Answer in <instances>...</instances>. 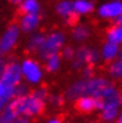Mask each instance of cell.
<instances>
[{
  "instance_id": "30bf717a",
  "label": "cell",
  "mask_w": 122,
  "mask_h": 123,
  "mask_svg": "<svg viewBox=\"0 0 122 123\" xmlns=\"http://www.w3.org/2000/svg\"><path fill=\"white\" fill-rule=\"evenodd\" d=\"M40 23V18L39 15L36 14V13H24L23 17L20 18V21H19V27L23 32H33L38 27Z\"/></svg>"
},
{
  "instance_id": "836d02e7",
  "label": "cell",
  "mask_w": 122,
  "mask_h": 123,
  "mask_svg": "<svg viewBox=\"0 0 122 123\" xmlns=\"http://www.w3.org/2000/svg\"><path fill=\"white\" fill-rule=\"evenodd\" d=\"M117 118H119V121H121V122H122V111L119 114V117H117Z\"/></svg>"
},
{
  "instance_id": "9a60e30c",
  "label": "cell",
  "mask_w": 122,
  "mask_h": 123,
  "mask_svg": "<svg viewBox=\"0 0 122 123\" xmlns=\"http://www.w3.org/2000/svg\"><path fill=\"white\" fill-rule=\"evenodd\" d=\"M107 40L108 42H111V43H115L117 45H121L122 44V24L121 25L115 24V26H113V27H110L108 30Z\"/></svg>"
},
{
  "instance_id": "8992f818",
  "label": "cell",
  "mask_w": 122,
  "mask_h": 123,
  "mask_svg": "<svg viewBox=\"0 0 122 123\" xmlns=\"http://www.w3.org/2000/svg\"><path fill=\"white\" fill-rule=\"evenodd\" d=\"M97 98L102 99L103 103V109L106 108H117L120 109L122 105V92L114 85L108 84L107 86L101 91L100 96Z\"/></svg>"
},
{
  "instance_id": "8d00e7d4",
  "label": "cell",
  "mask_w": 122,
  "mask_h": 123,
  "mask_svg": "<svg viewBox=\"0 0 122 123\" xmlns=\"http://www.w3.org/2000/svg\"><path fill=\"white\" fill-rule=\"evenodd\" d=\"M116 123H122V122H121V121H117V122H116Z\"/></svg>"
},
{
  "instance_id": "74e56055",
  "label": "cell",
  "mask_w": 122,
  "mask_h": 123,
  "mask_svg": "<svg viewBox=\"0 0 122 123\" xmlns=\"http://www.w3.org/2000/svg\"><path fill=\"white\" fill-rule=\"evenodd\" d=\"M106 123H113V122H106Z\"/></svg>"
},
{
  "instance_id": "603a6c76",
  "label": "cell",
  "mask_w": 122,
  "mask_h": 123,
  "mask_svg": "<svg viewBox=\"0 0 122 123\" xmlns=\"http://www.w3.org/2000/svg\"><path fill=\"white\" fill-rule=\"evenodd\" d=\"M109 74L113 78L122 79V58L114 61L109 66Z\"/></svg>"
},
{
  "instance_id": "7a4b0ae2",
  "label": "cell",
  "mask_w": 122,
  "mask_h": 123,
  "mask_svg": "<svg viewBox=\"0 0 122 123\" xmlns=\"http://www.w3.org/2000/svg\"><path fill=\"white\" fill-rule=\"evenodd\" d=\"M10 103L12 104V107L14 108V110L19 116L23 115L27 117L40 115L45 108V102L38 99L32 93L24 97H14L10 101Z\"/></svg>"
},
{
  "instance_id": "f35d334b",
  "label": "cell",
  "mask_w": 122,
  "mask_h": 123,
  "mask_svg": "<svg viewBox=\"0 0 122 123\" xmlns=\"http://www.w3.org/2000/svg\"><path fill=\"white\" fill-rule=\"evenodd\" d=\"M121 88H122V84H121Z\"/></svg>"
},
{
  "instance_id": "484cf974",
  "label": "cell",
  "mask_w": 122,
  "mask_h": 123,
  "mask_svg": "<svg viewBox=\"0 0 122 123\" xmlns=\"http://www.w3.org/2000/svg\"><path fill=\"white\" fill-rule=\"evenodd\" d=\"M32 95H33L34 97H37L38 99H42V101H44V102H45L46 99H47V97H49L47 90H46L45 88H38V89H36L34 91L32 92Z\"/></svg>"
},
{
  "instance_id": "6da1fadb",
  "label": "cell",
  "mask_w": 122,
  "mask_h": 123,
  "mask_svg": "<svg viewBox=\"0 0 122 123\" xmlns=\"http://www.w3.org/2000/svg\"><path fill=\"white\" fill-rule=\"evenodd\" d=\"M110 84L103 77H91V78H82L72 83L65 92V97L70 101H76L82 96H91L97 98L101 91Z\"/></svg>"
},
{
  "instance_id": "e0dca14e",
  "label": "cell",
  "mask_w": 122,
  "mask_h": 123,
  "mask_svg": "<svg viewBox=\"0 0 122 123\" xmlns=\"http://www.w3.org/2000/svg\"><path fill=\"white\" fill-rule=\"evenodd\" d=\"M18 116H19V115L17 114L14 108L12 107V104L8 102L7 105L4 108V110L0 112V122L8 123V122H11V121H13L14 118H17Z\"/></svg>"
},
{
  "instance_id": "60d3db41",
  "label": "cell",
  "mask_w": 122,
  "mask_h": 123,
  "mask_svg": "<svg viewBox=\"0 0 122 123\" xmlns=\"http://www.w3.org/2000/svg\"><path fill=\"white\" fill-rule=\"evenodd\" d=\"M0 123H1V122H0Z\"/></svg>"
},
{
  "instance_id": "f1b7e54d",
  "label": "cell",
  "mask_w": 122,
  "mask_h": 123,
  "mask_svg": "<svg viewBox=\"0 0 122 123\" xmlns=\"http://www.w3.org/2000/svg\"><path fill=\"white\" fill-rule=\"evenodd\" d=\"M8 123H30V117L21 115V116H18L17 118H14L13 121H11Z\"/></svg>"
},
{
  "instance_id": "e575fe53",
  "label": "cell",
  "mask_w": 122,
  "mask_h": 123,
  "mask_svg": "<svg viewBox=\"0 0 122 123\" xmlns=\"http://www.w3.org/2000/svg\"><path fill=\"white\" fill-rule=\"evenodd\" d=\"M120 58H122V44L120 46Z\"/></svg>"
},
{
  "instance_id": "d590c367",
  "label": "cell",
  "mask_w": 122,
  "mask_h": 123,
  "mask_svg": "<svg viewBox=\"0 0 122 123\" xmlns=\"http://www.w3.org/2000/svg\"><path fill=\"white\" fill-rule=\"evenodd\" d=\"M1 63H2V61H1V57H0V72H1V70H2V68H1Z\"/></svg>"
},
{
  "instance_id": "8fae6325",
  "label": "cell",
  "mask_w": 122,
  "mask_h": 123,
  "mask_svg": "<svg viewBox=\"0 0 122 123\" xmlns=\"http://www.w3.org/2000/svg\"><path fill=\"white\" fill-rule=\"evenodd\" d=\"M89 50H90V47L82 46V47H78L75 51V56L71 59V65L74 69H76V70L82 69L89 63Z\"/></svg>"
},
{
  "instance_id": "f546056e",
  "label": "cell",
  "mask_w": 122,
  "mask_h": 123,
  "mask_svg": "<svg viewBox=\"0 0 122 123\" xmlns=\"http://www.w3.org/2000/svg\"><path fill=\"white\" fill-rule=\"evenodd\" d=\"M10 101L8 99H6V98H0V112L4 110V108L7 105V103H8Z\"/></svg>"
},
{
  "instance_id": "ffe728a7",
  "label": "cell",
  "mask_w": 122,
  "mask_h": 123,
  "mask_svg": "<svg viewBox=\"0 0 122 123\" xmlns=\"http://www.w3.org/2000/svg\"><path fill=\"white\" fill-rule=\"evenodd\" d=\"M61 56L58 53L51 55L45 59V68L49 72H56L61 66Z\"/></svg>"
},
{
  "instance_id": "ba28073f",
  "label": "cell",
  "mask_w": 122,
  "mask_h": 123,
  "mask_svg": "<svg viewBox=\"0 0 122 123\" xmlns=\"http://www.w3.org/2000/svg\"><path fill=\"white\" fill-rule=\"evenodd\" d=\"M98 15L104 19H115L122 13V1L121 0H111L106 4H102L98 7Z\"/></svg>"
},
{
  "instance_id": "1f68e13d",
  "label": "cell",
  "mask_w": 122,
  "mask_h": 123,
  "mask_svg": "<svg viewBox=\"0 0 122 123\" xmlns=\"http://www.w3.org/2000/svg\"><path fill=\"white\" fill-rule=\"evenodd\" d=\"M115 23H116L117 25H121V24H122V13L115 18Z\"/></svg>"
},
{
  "instance_id": "7c38bea8",
  "label": "cell",
  "mask_w": 122,
  "mask_h": 123,
  "mask_svg": "<svg viewBox=\"0 0 122 123\" xmlns=\"http://www.w3.org/2000/svg\"><path fill=\"white\" fill-rule=\"evenodd\" d=\"M100 53H101V57L103 58V61L106 62L114 61L117 56H120V45L107 40L103 44L102 50H101Z\"/></svg>"
},
{
  "instance_id": "7402d4cb",
  "label": "cell",
  "mask_w": 122,
  "mask_h": 123,
  "mask_svg": "<svg viewBox=\"0 0 122 123\" xmlns=\"http://www.w3.org/2000/svg\"><path fill=\"white\" fill-rule=\"evenodd\" d=\"M14 97H15L14 86H10V85L5 84L0 79V98H6V99L11 101Z\"/></svg>"
},
{
  "instance_id": "52a82bcc",
  "label": "cell",
  "mask_w": 122,
  "mask_h": 123,
  "mask_svg": "<svg viewBox=\"0 0 122 123\" xmlns=\"http://www.w3.org/2000/svg\"><path fill=\"white\" fill-rule=\"evenodd\" d=\"M20 34V27L15 24L8 26L6 31L0 37V53H7L10 52L18 42Z\"/></svg>"
},
{
  "instance_id": "5bb4252c",
  "label": "cell",
  "mask_w": 122,
  "mask_h": 123,
  "mask_svg": "<svg viewBox=\"0 0 122 123\" xmlns=\"http://www.w3.org/2000/svg\"><path fill=\"white\" fill-rule=\"evenodd\" d=\"M74 2V10L77 15H84L92 12L94 10V4L90 0H75Z\"/></svg>"
},
{
  "instance_id": "44dd1931",
  "label": "cell",
  "mask_w": 122,
  "mask_h": 123,
  "mask_svg": "<svg viewBox=\"0 0 122 123\" xmlns=\"http://www.w3.org/2000/svg\"><path fill=\"white\" fill-rule=\"evenodd\" d=\"M119 109L117 108H106L101 110V118L104 122H113L119 117Z\"/></svg>"
},
{
  "instance_id": "ac0fdd59",
  "label": "cell",
  "mask_w": 122,
  "mask_h": 123,
  "mask_svg": "<svg viewBox=\"0 0 122 123\" xmlns=\"http://www.w3.org/2000/svg\"><path fill=\"white\" fill-rule=\"evenodd\" d=\"M45 39V36L42 33H34L31 36V38L27 42V50L31 52H37L39 50V47L42 46L43 42Z\"/></svg>"
},
{
  "instance_id": "9c48e42d",
  "label": "cell",
  "mask_w": 122,
  "mask_h": 123,
  "mask_svg": "<svg viewBox=\"0 0 122 123\" xmlns=\"http://www.w3.org/2000/svg\"><path fill=\"white\" fill-rule=\"evenodd\" d=\"M56 12L65 19L66 24L74 25L77 20V14L74 10V2L70 0H62L56 5Z\"/></svg>"
},
{
  "instance_id": "83f0119b",
  "label": "cell",
  "mask_w": 122,
  "mask_h": 123,
  "mask_svg": "<svg viewBox=\"0 0 122 123\" xmlns=\"http://www.w3.org/2000/svg\"><path fill=\"white\" fill-rule=\"evenodd\" d=\"M94 75V72H92V69L91 66H84L83 68V70H82V76L83 78H91Z\"/></svg>"
},
{
  "instance_id": "3957f363",
  "label": "cell",
  "mask_w": 122,
  "mask_h": 123,
  "mask_svg": "<svg viewBox=\"0 0 122 123\" xmlns=\"http://www.w3.org/2000/svg\"><path fill=\"white\" fill-rule=\"evenodd\" d=\"M64 43H65V36L61 31H55V32L50 33L49 36H45L43 44L37 51L38 57L40 59L45 61L49 56L58 53L62 50Z\"/></svg>"
},
{
  "instance_id": "2e32d148",
  "label": "cell",
  "mask_w": 122,
  "mask_h": 123,
  "mask_svg": "<svg viewBox=\"0 0 122 123\" xmlns=\"http://www.w3.org/2000/svg\"><path fill=\"white\" fill-rule=\"evenodd\" d=\"M20 11L23 13H36L40 11V4L38 0H23L20 2Z\"/></svg>"
},
{
  "instance_id": "d6986e66",
  "label": "cell",
  "mask_w": 122,
  "mask_h": 123,
  "mask_svg": "<svg viewBox=\"0 0 122 123\" xmlns=\"http://www.w3.org/2000/svg\"><path fill=\"white\" fill-rule=\"evenodd\" d=\"M90 36V30L85 25H77L72 30V39L76 42H83Z\"/></svg>"
},
{
  "instance_id": "ab89813d",
  "label": "cell",
  "mask_w": 122,
  "mask_h": 123,
  "mask_svg": "<svg viewBox=\"0 0 122 123\" xmlns=\"http://www.w3.org/2000/svg\"><path fill=\"white\" fill-rule=\"evenodd\" d=\"M92 123H95V122H92Z\"/></svg>"
},
{
  "instance_id": "5b68a950",
  "label": "cell",
  "mask_w": 122,
  "mask_h": 123,
  "mask_svg": "<svg viewBox=\"0 0 122 123\" xmlns=\"http://www.w3.org/2000/svg\"><path fill=\"white\" fill-rule=\"evenodd\" d=\"M21 78H23V74H21L20 64L11 62L7 65L2 66V70L0 72V79L5 84L10 86H17L19 83H21Z\"/></svg>"
},
{
  "instance_id": "cb8c5ba5",
  "label": "cell",
  "mask_w": 122,
  "mask_h": 123,
  "mask_svg": "<svg viewBox=\"0 0 122 123\" xmlns=\"http://www.w3.org/2000/svg\"><path fill=\"white\" fill-rule=\"evenodd\" d=\"M14 92H15V97H24L30 95V89L26 84H21L19 83L17 86H14Z\"/></svg>"
},
{
  "instance_id": "4316f807",
  "label": "cell",
  "mask_w": 122,
  "mask_h": 123,
  "mask_svg": "<svg viewBox=\"0 0 122 123\" xmlns=\"http://www.w3.org/2000/svg\"><path fill=\"white\" fill-rule=\"evenodd\" d=\"M62 56H63L65 59L71 61V59L74 58V56H75V50H74L71 46H66V47H64V49L62 50Z\"/></svg>"
},
{
  "instance_id": "4fadbf2b",
  "label": "cell",
  "mask_w": 122,
  "mask_h": 123,
  "mask_svg": "<svg viewBox=\"0 0 122 123\" xmlns=\"http://www.w3.org/2000/svg\"><path fill=\"white\" fill-rule=\"evenodd\" d=\"M76 109L81 112H91L96 110V98L91 96H82L77 98L76 101Z\"/></svg>"
},
{
  "instance_id": "4dcf8cb0",
  "label": "cell",
  "mask_w": 122,
  "mask_h": 123,
  "mask_svg": "<svg viewBox=\"0 0 122 123\" xmlns=\"http://www.w3.org/2000/svg\"><path fill=\"white\" fill-rule=\"evenodd\" d=\"M46 123H63V122H62L61 118H58V117H52V118L47 120Z\"/></svg>"
},
{
  "instance_id": "277c9868",
  "label": "cell",
  "mask_w": 122,
  "mask_h": 123,
  "mask_svg": "<svg viewBox=\"0 0 122 123\" xmlns=\"http://www.w3.org/2000/svg\"><path fill=\"white\" fill-rule=\"evenodd\" d=\"M20 68H21L23 77L26 79L27 83L38 84V83L42 82L43 70H42V66L38 64L37 61H34L32 58H26L20 64Z\"/></svg>"
},
{
  "instance_id": "d6a6232c",
  "label": "cell",
  "mask_w": 122,
  "mask_h": 123,
  "mask_svg": "<svg viewBox=\"0 0 122 123\" xmlns=\"http://www.w3.org/2000/svg\"><path fill=\"white\" fill-rule=\"evenodd\" d=\"M10 1H12V2H14V4H20L23 0H10Z\"/></svg>"
},
{
  "instance_id": "d4e9b609",
  "label": "cell",
  "mask_w": 122,
  "mask_h": 123,
  "mask_svg": "<svg viewBox=\"0 0 122 123\" xmlns=\"http://www.w3.org/2000/svg\"><path fill=\"white\" fill-rule=\"evenodd\" d=\"M47 98H49V101H50L51 105H53V107H62V105H63V103H64V98H63V96L57 95V93L51 95V96H50V97H47Z\"/></svg>"
}]
</instances>
